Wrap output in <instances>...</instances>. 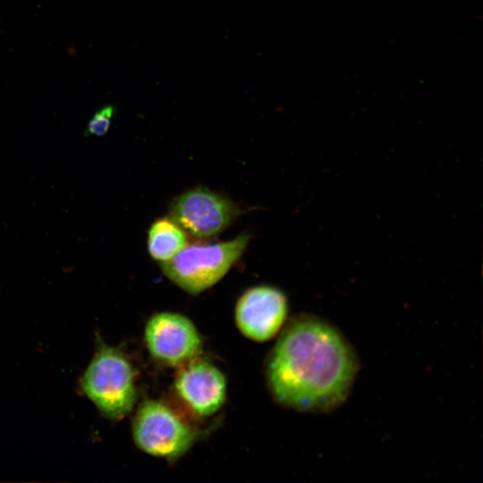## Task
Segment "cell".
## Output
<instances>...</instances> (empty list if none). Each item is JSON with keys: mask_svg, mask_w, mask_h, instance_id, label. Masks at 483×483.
I'll return each mask as SVG.
<instances>
[{"mask_svg": "<svg viewBox=\"0 0 483 483\" xmlns=\"http://www.w3.org/2000/svg\"><path fill=\"white\" fill-rule=\"evenodd\" d=\"M358 369L353 350L335 327L301 315L283 329L268 356L266 378L279 404L322 413L346 400Z\"/></svg>", "mask_w": 483, "mask_h": 483, "instance_id": "obj_1", "label": "cell"}, {"mask_svg": "<svg viewBox=\"0 0 483 483\" xmlns=\"http://www.w3.org/2000/svg\"><path fill=\"white\" fill-rule=\"evenodd\" d=\"M132 366L118 348L100 343L80 379L81 390L107 419L127 416L136 402Z\"/></svg>", "mask_w": 483, "mask_h": 483, "instance_id": "obj_2", "label": "cell"}, {"mask_svg": "<svg viewBox=\"0 0 483 483\" xmlns=\"http://www.w3.org/2000/svg\"><path fill=\"white\" fill-rule=\"evenodd\" d=\"M250 240L248 233H242L226 242L187 244L171 259L160 262V268L180 288L198 294L225 275Z\"/></svg>", "mask_w": 483, "mask_h": 483, "instance_id": "obj_3", "label": "cell"}, {"mask_svg": "<svg viewBox=\"0 0 483 483\" xmlns=\"http://www.w3.org/2000/svg\"><path fill=\"white\" fill-rule=\"evenodd\" d=\"M197 436L192 427L160 401L144 400L133 418L135 445L155 457L176 460L190 450Z\"/></svg>", "mask_w": 483, "mask_h": 483, "instance_id": "obj_4", "label": "cell"}, {"mask_svg": "<svg viewBox=\"0 0 483 483\" xmlns=\"http://www.w3.org/2000/svg\"><path fill=\"white\" fill-rule=\"evenodd\" d=\"M240 211L229 199L198 187L174 199L169 207V217L190 235L209 239L226 229Z\"/></svg>", "mask_w": 483, "mask_h": 483, "instance_id": "obj_5", "label": "cell"}, {"mask_svg": "<svg viewBox=\"0 0 483 483\" xmlns=\"http://www.w3.org/2000/svg\"><path fill=\"white\" fill-rule=\"evenodd\" d=\"M144 340L156 361L173 368L198 358L202 349L195 325L175 312H159L150 317L145 326Z\"/></svg>", "mask_w": 483, "mask_h": 483, "instance_id": "obj_6", "label": "cell"}, {"mask_svg": "<svg viewBox=\"0 0 483 483\" xmlns=\"http://www.w3.org/2000/svg\"><path fill=\"white\" fill-rule=\"evenodd\" d=\"M288 312L286 296L270 285L246 290L235 306V323L240 332L255 342L272 339L284 326Z\"/></svg>", "mask_w": 483, "mask_h": 483, "instance_id": "obj_7", "label": "cell"}, {"mask_svg": "<svg viewBox=\"0 0 483 483\" xmlns=\"http://www.w3.org/2000/svg\"><path fill=\"white\" fill-rule=\"evenodd\" d=\"M174 380L178 396L199 416H211L226 398V379L208 360L196 358L179 367Z\"/></svg>", "mask_w": 483, "mask_h": 483, "instance_id": "obj_8", "label": "cell"}, {"mask_svg": "<svg viewBox=\"0 0 483 483\" xmlns=\"http://www.w3.org/2000/svg\"><path fill=\"white\" fill-rule=\"evenodd\" d=\"M187 244L186 233L170 217L157 219L148 229V251L157 261L171 259Z\"/></svg>", "mask_w": 483, "mask_h": 483, "instance_id": "obj_9", "label": "cell"}, {"mask_svg": "<svg viewBox=\"0 0 483 483\" xmlns=\"http://www.w3.org/2000/svg\"><path fill=\"white\" fill-rule=\"evenodd\" d=\"M116 109L113 105H106L97 110L89 119L85 134L89 136H105L111 125Z\"/></svg>", "mask_w": 483, "mask_h": 483, "instance_id": "obj_10", "label": "cell"}]
</instances>
